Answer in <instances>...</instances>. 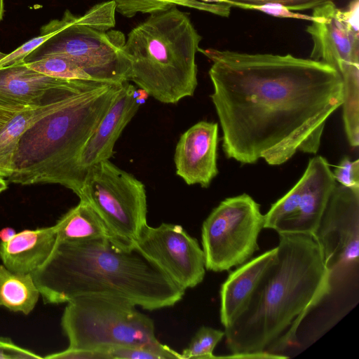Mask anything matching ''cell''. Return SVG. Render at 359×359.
Returning <instances> with one entry per match:
<instances>
[{
	"mask_svg": "<svg viewBox=\"0 0 359 359\" xmlns=\"http://www.w3.org/2000/svg\"><path fill=\"white\" fill-rule=\"evenodd\" d=\"M198 51L212 62L210 98L228 158L280 165L297 151L317 153L327 120L344 102L333 67L290 54Z\"/></svg>",
	"mask_w": 359,
	"mask_h": 359,
	"instance_id": "1",
	"label": "cell"
},
{
	"mask_svg": "<svg viewBox=\"0 0 359 359\" xmlns=\"http://www.w3.org/2000/svg\"><path fill=\"white\" fill-rule=\"evenodd\" d=\"M277 256L243 313L224 329L222 358H288L305 318L330 292L329 273L313 236L278 233Z\"/></svg>",
	"mask_w": 359,
	"mask_h": 359,
	"instance_id": "2",
	"label": "cell"
},
{
	"mask_svg": "<svg viewBox=\"0 0 359 359\" xmlns=\"http://www.w3.org/2000/svg\"><path fill=\"white\" fill-rule=\"evenodd\" d=\"M32 276L45 304L103 295L153 311L175 305L185 292L135 243L116 237L57 242Z\"/></svg>",
	"mask_w": 359,
	"mask_h": 359,
	"instance_id": "3",
	"label": "cell"
},
{
	"mask_svg": "<svg viewBox=\"0 0 359 359\" xmlns=\"http://www.w3.org/2000/svg\"><path fill=\"white\" fill-rule=\"evenodd\" d=\"M123 83L98 81L32 124L19 141L8 181L58 184L79 198L84 181L80 154Z\"/></svg>",
	"mask_w": 359,
	"mask_h": 359,
	"instance_id": "4",
	"label": "cell"
},
{
	"mask_svg": "<svg viewBox=\"0 0 359 359\" xmlns=\"http://www.w3.org/2000/svg\"><path fill=\"white\" fill-rule=\"evenodd\" d=\"M201 40L188 15L176 6L149 14L126 39L130 81L164 104L193 96L198 85L196 54Z\"/></svg>",
	"mask_w": 359,
	"mask_h": 359,
	"instance_id": "5",
	"label": "cell"
},
{
	"mask_svg": "<svg viewBox=\"0 0 359 359\" xmlns=\"http://www.w3.org/2000/svg\"><path fill=\"white\" fill-rule=\"evenodd\" d=\"M67 348L107 352L121 347L155 346L153 320L125 300L86 295L67 302L61 319Z\"/></svg>",
	"mask_w": 359,
	"mask_h": 359,
	"instance_id": "6",
	"label": "cell"
},
{
	"mask_svg": "<svg viewBox=\"0 0 359 359\" xmlns=\"http://www.w3.org/2000/svg\"><path fill=\"white\" fill-rule=\"evenodd\" d=\"M313 238L329 273L326 300L351 309L358 302L359 187L337 184Z\"/></svg>",
	"mask_w": 359,
	"mask_h": 359,
	"instance_id": "7",
	"label": "cell"
},
{
	"mask_svg": "<svg viewBox=\"0 0 359 359\" xmlns=\"http://www.w3.org/2000/svg\"><path fill=\"white\" fill-rule=\"evenodd\" d=\"M43 27L51 30L53 36L29 53L25 62L61 56L74 62L95 81H130L131 62L124 50L126 38L122 32L94 29L81 23L69 11L61 19Z\"/></svg>",
	"mask_w": 359,
	"mask_h": 359,
	"instance_id": "8",
	"label": "cell"
},
{
	"mask_svg": "<svg viewBox=\"0 0 359 359\" xmlns=\"http://www.w3.org/2000/svg\"><path fill=\"white\" fill-rule=\"evenodd\" d=\"M307 27L313 41L311 59L333 67L343 83L342 117L350 145L359 144V32L330 1L313 9Z\"/></svg>",
	"mask_w": 359,
	"mask_h": 359,
	"instance_id": "9",
	"label": "cell"
},
{
	"mask_svg": "<svg viewBox=\"0 0 359 359\" xmlns=\"http://www.w3.org/2000/svg\"><path fill=\"white\" fill-rule=\"evenodd\" d=\"M263 228L260 205L250 195L221 201L202 225L205 269L222 272L248 261L259 250L257 241Z\"/></svg>",
	"mask_w": 359,
	"mask_h": 359,
	"instance_id": "10",
	"label": "cell"
},
{
	"mask_svg": "<svg viewBox=\"0 0 359 359\" xmlns=\"http://www.w3.org/2000/svg\"><path fill=\"white\" fill-rule=\"evenodd\" d=\"M80 200L88 202L119 239L135 243L147 223L144 184L109 160L86 173Z\"/></svg>",
	"mask_w": 359,
	"mask_h": 359,
	"instance_id": "11",
	"label": "cell"
},
{
	"mask_svg": "<svg viewBox=\"0 0 359 359\" xmlns=\"http://www.w3.org/2000/svg\"><path fill=\"white\" fill-rule=\"evenodd\" d=\"M337 184L326 158H311L299 181L264 215V228L313 236Z\"/></svg>",
	"mask_w": 359,
	"mask_h": 359,
	"instance_id": "12",
	"label": "cell"
},
{
	"mask_svg": "<svg viewBox=\"0 0 359 359\" xmlns=\"http://www.w3.org/2000/svg\"><path fill=\"white\" fill-rule=\"evenodd\" d=\"M135 243L184 290L203 281L206 269L203 250L182 226L162 223L152 227L147 224Z\"/></svg>",
	"mask_w": 359,
	"mask_h": 359,
	"instance_id": "13",
	"label": "cell"
},
{
	"mask_svg": "<svg viewBox=\"0 0 359 359\" xmlns=\"http://www.w3.org/2000/svg\"><path fill=\"white\" fill-rule=\"evenodd\" d=\"M218 124L202 121L182 133L176 144L174 163L177 176L188 185L208 188L218 174Z\"/></svg>",
	"mask_w": 359,
	"mask_h": 359,
	"instance_id": "14",
	"label": "cell"
},
{
	"mask_svg": "<svg viewBox=\"0 0 359 359\" xmlns=\"http://www.w3.org/2000/svg\"><path fill=\"white\" fill-rule=\"evenodd\" d=\"M141 104L136 87L130 81L124 82L81 151L78 168L84 178L90 167L113 156L116 141Z\"/></svg>",
	"mask_w": 359,
	"mask_h": 359,
	"instance_id": "15",
	"label": "cell"
},
{
	"mask_svg": "<svg viewBox=\"0 0 359 359\" xmlns=\"http://www.w3.org/2000/svg\"><path fill=\"white\" fill-rule=\"evenodd\" d=\"M97 81L72 80L50 90L43 102L27 106L18 111L0 128V176L8 178L13 171V157L24 133L35 122L50 114L74 95Z\"/></svg>",
	"mask_w": 359,
	"mask_h": 359,
	"instance_id": "16",
	"label": "cell"
},
{
	"mask_svg": "<svg viewBox=\"0 0 359 359\" xmlns=\"http://www.w3.org/2000/svg\"><path fill=\"white\" fill-rule=\"evenodd\" d=\"M277 247L231 271L220 289V320L224 329L245 311L262 276L275 261Z\"/></svg>",
	"mask_w": 359,
	"mask_h": 359,
	"instance_id": "17",
	"label": "cell"
},
{
	"mask_svg": "<svg viewBox=\"0 0 359 359\" xmlns=\"http://www.w3.org/2000/svg\"><path fill=\"white\" fill-rule=\"evenodd\" d=\"M57 243L54 226L25 229L0 243V258L9 270L33 273L49 259Z\"/></svg>",
	"mask_w": 359,
	"mask_h": 359,
	"instance_id": "18",
	"label": "cell"
},
{
	"mask_svg": "<svg viewBox=\"0 0 359 359\" xmlns=\"http://www.w3.org/2000/svg\"><path fill=\"white\" fill-rule=\"evenodd\" d=\"M71 81L38 72L28 67L24 61L0 67V104H40L50 90Z\"/></svg>",
	"mask_w": 359,
	"mask_h": 359,
	"instance_id": "19",
	"label": "cell"
},
{
	"mask_svg": "<svg viewBox=\"0 0 359 359\" xmlns=\"http://www.w3.org/2000/svg\"><path fill=\"white\" fill-rule=\"evenodd\" d=\"M57 242L116 237L100 215L85 200L61 217L53 226Z\"/></svg>",
	"mask_w": 359,
	"mask_h": 359,
	"instance_id": "20",
	"label": "cell"
},
{
	"mask_svg": "<svg viewBox=\"0 0 359 359\" xmlns=\"http://www.w3.org/2000/svg\"><path fill=\"white\" fill-rule=\"evenodd\" d=\"M39 296L32 273L14 272L0 265V306L28 315Z\"/></svg>",
	"mask_w": 359,
	"mask_h": 359,
	"instance_id": "21",
	"label": "cell"
},
{
	"mask_svg": "<svg viewBox=\"0 0 359 359\" xmlns=\"http://www.w3.org/2000/svg\"><path fill=\"white\" fill-rule=\"evenodd\" d=\"M25 63L30 69L54 78L95 81L74 62L61 56H50Z\"/></svg>",
	"mask_w": 359,
	"mask_h": 359,
	"instance_id": "22",
	"label": "cell"
},
{
	"mask_svg": "<svg viewBox=\"0 0 359 359\" xmlns=\"http://www.w3.org/2000/svg\"><path fill=\"white\" fill-rule=\"evenodd\" d=\"M224 331L202 326L191 339L182 354V359L217 358L213 351L224 337Z\"/></svg>",
	"mask_w": 359,
	"mask_h": 359,
	"instance_id": "23",
	"label": "cell"
},
{
	"mask_svg": "<svg viewBox=\"0 0 359 359\" xmlns=\"http://www.w3.org/2000/svg\"><path fill=\"white\" fill-rule=\"evenodd\" d=\"M109 359H182L181 353L161 343L155 346L121 347L107 352Z\"/></svg>",
	"mask_w": 359,
	"mask_h": 359,
	"instance_id": "24",
	"label": "cell"
},
{
	"mask_svg": "<svg viewBox=\"0 0 359 359\" xmlns=\"http://www.w3.org/2000/svg\"><path fill=\"white\" fill-rule=\"evenodd\" d=\"M116 11V3L111 0L93 6L78 19L90 28L107 32L115 27Z\"/></svg>",
	"mask_w": 359,
	"mask_h": 359,
	"instance_id": "25",
	"label": "cell"
},
{
	"mask_svg": "<svg viewBox=\"0 0 359 359\" xmlns=\"http://www.w3.org/2000/svg\"><path fill=\"white\" fill-rule=\"evenodd\" d=\"M334 0H223L231 6H237L243 8H254L268 4H277L282 5L290 11H304L314 9L324 4Z\"/></svg>",
	"mask_w": 359,
	"mask_h": 359,
	"instance_id": "26",
	"label": "cell"
},
{
	"mask_svg": "<svg viewBox=\"0 0 359 359\" xmlns=\"http://www.w3.org/2000/svg\"><path fill=\"white\" fill-rule=\"evenodd\" d=\"M53 34V32L51 30L42 27L40 36L32 39L11 53L6 54V55L0 60V67L23 61L29 53L51 37Z\"/></svg>",
	"mask_w": 359,
	"mask_h": 359,
	"instance_id": "27",
	"label": "cell"
},
{
	"mask_svg": "<svg viewBox=\"0 0 359 359\" xmlns=\"http://www.w3.org/2000/svg\"><path fill=\"white\" fill-rule=\"evenodd\" d=\"M336 182L346 187H359V160L343 158L332 172Z\"/></svg>",
	"mask_w": 359,
	"mask_h": 359,
	"instance_id": "28",
	"label": "cell"
},
{
	"mask_svg": "<svg viewBox=\"0 0 359 359\" xmlns=\"http://www.w3.org/2000/svg\"><path fill=\"white\" fill-rule=\"evenodd\" d=\"M41 358L40 355L17 346L10 339L0 337V359Z\"/></svg>",
	"mask_w": 359,
	"mask_h": 359,
	"instance_id": "29",
	"label": "cell"
},
{
	"mask_svg": "<svg viewBox=\"0 0 359 359\" xmlns=\"http://www.w3.org/2000/svg\"><path fill=\"white\" fill-rule=\"evenodd\" d=\"M253 9L258 10L275 17L304 19L311 21L313 19L311 15H306L292 12V11L289 10L286 7L277 4H268L259 6H256Z\"/></svg>",
	"mask_w": 359,
	"mask_h": 359,
	"instance_id": "30",
	"label": "cell"
},
{
	"mask_svg": "<svg viewBox=\"0 0 359 359\" xmlns=\"http://www.w3.org/2000/svg\"><path fill=\"white\" fill-rule=\"evenodd\" d=\"M192 0H143L139 13H153L169 9L177 5L182 6L184 2Z\"/></svg>",
	"mask_w": 359,
	"mask_h": 359,
	"instance_id": "31",
	"label": "cell"
},
{
	"mask_svg": "<svg viewBox=\"0 0 359 359\" xmlns=\"http://www.w3.org/2000/svg\"><path fill=\"white\" fill-rule=\"evenodd\" d=\"M48 358H70V359H108L106 354L88 350H75L67 348L66 350L47 355Z\"/></svg>",
	"mask_w": 359,
	"mask_h": 359,
	"instance_id": "32",
	"label": "cell"
},
{
	"mask_svg": "<svg viewBox=\"0 0 359 359\" xmlns=\"http://www.w3.org/2000/svg\"><path fill=\"white\" fill-rule=\"evenodd\" d=\"M27 106L0 104V128H2L18 111Z\"/></svg>",
	"mask_w": 359,
	"mask_h": 359,
	"instance_id": "33",
	"label": "cell"
},
{
	"mask_svg": "<svg viewBox=\"0 0 359 359\" xmlns=\"http://www.w3.org/2000/svg\"><path fill=\"white\" fill-rule=\"evenodd\" d=\"M16 233L15 231L10 227H6L0 231L1 241H6L11 239Z\"/></svg>",
	"mask_w": 359,
	"mask_h": 359,
	"instance_id": "34",
	"label": "cell"
},
{
	"mask_svg": "<svg viewBox=\"0 0 359 359\" xmlns=\"http://www.w3.org/2000/svg\"><path fill=\"white\" fill-rule=\"evenodd\" d=\"M7 187V182L5 180L4 177L0 176V193L6 190Z\"/></svg>",
	"mask_w": 359,
	"mask_h": 359,
	"instance_id": "35",
	"label": "cell"
},
{
	"mask_svg": "<svg viewBox=\"0 0 359 359\" xmlns=\"http://www.w3.org/2000/svg\"><path fill=\"white\" fill-rule=\"evenodd\" d=\"M4 14V0H0V20H1Z\"/></svg>",
	"mask_w": 359,
	"mask_h": 359,
	"instance_id": "36",
	"label": "cell"
},
{
	"mask_svg": "<svg viewBox=\"0 0 359 359\" xmlns=\"http://www.w3.org/2000/svg\"><path fill=\"white\" fill-rule=\"evenodd\" d=\"M6 55V54L5 53H3L1 52H0V60L4 58L5 56Z\"/></svg>",
	"mask_w": 359,
	"mask_h": 359,
	"instance_id": "37",
	"label": "cell"
}]
</instances>
